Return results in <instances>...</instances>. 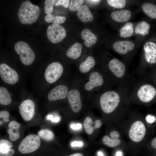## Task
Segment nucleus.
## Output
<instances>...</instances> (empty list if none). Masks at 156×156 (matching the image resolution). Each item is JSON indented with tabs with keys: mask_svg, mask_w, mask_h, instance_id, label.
I'll use <instances>...</instances> for the list:
<instances>
[{
	"mask_svg": "<svg viewBox=\"0 0 156 156\" xmlns=\"http://www.w3.org/2000/svg\"><path fill=\"white\" fill-rule=\"evenodd\" d=\"M40 9L38 5L27 0L22 3L18 11V16L21 22L24 24H31L38 19Z\"/></svg>",
	"mask_w": 156,
	"mask_h": 156,
	"instance_id": "1",
	"label": "nucleus"
},
{
	"mask_svg": "<svg viewBox=\"0 0 156 156\" xmlns=\"http://www.w3.org/2000/svg\"><path fill=\"white\" fill-rule=\"evenodd\" d=\"M120 101L119 94L114 91L104 93L100 99V103L103 111L106 114L112 112L118 105Z\"/></svg>",
	"mask_w": 156,
	"mask_h": 156,
	"instance_id": "2",
	"label": "nucleus"
},
{
	"mask_svg": "<svg viewBox=\"0 0 156 156\" xmlns=\"http://www.w3.org/2000/svg\"><path fill=\"white\" fill-rule=\"evenodd\" d=\"M16 52L20 55V60L24 65H29L32 64L35 58V55L26 42L20 41L17 42L14 45Z\"/></svg>",
	"mask_w": 156,
	"mask_h": 156,
	"instance_id": "3",
	"label": "nucleus"
},
{
	"mask_svg": "<svg viewBox=\"0 0 156 156\" xmlns=\"http://www.w3.org/2000/svg\"><path fill=\"white\" fill-rule=\"evenodd\" d=\"M40 143L38 135L30 134L22 140L18 146V150L22 153H30L37 150L40 146Z\"/></svg>",
	"mask_w": 156,
	"mask_h": 156,
	"instance_id": "4",
	"label": "nucleus"
},
{
	"mask_svg": "<svg viewBox=\"0 0 156 156\" xmlns=\"http://www.w3.org/2000/svg\"><path fill=\"white\" fill-rule=\"evenodd\" d=\"M64 71L62 66L57 62L50 64L47 67L44 73L45 78L49 83H53L61 76Z\"/></svg>",
	"mask_w": 156,
	"mask_h": 156,
	"instance_id": "5",
	"label": "nucleus"
},
{
	"mask_svg": "<svg viewBox=\"0 0 156 156\" xmlns=\"http://www.w3.org/2000/svg\"><path fill=\"white\" fill-rule=\"evenodd\" d=\"M64 28L60 24H51L48 27L47 35L49 40L56 44L62 41L66 36Z\"/></svg>",
	"mask_w": 156,
	"mask_h": 156,
	"instance_id": "6",
	"label": "nucleus"
},
{
	"mask_svg": "<svg viewBox=\"0 0 156 156\" xmlns=\"http://www.w3.org/2000/svg\"><path fill=\"white\" fill-rule=\"evenodd\" d=\"M0 75L5 82L9 84L16 83L19 79L16 71L4 63L1 64L0 65Z\"/></svg>",
	"mask_w": 156,
	"mask_h": 156,
	"instance_id": "7",
	"label": "nucleus"
},
{
	"mask_svg": "<svg viewBox=\"0 0 156 156\" xmlns=\"http://www.w3.org/2000/svg\"><path fill=\"white\" fill-rule=\"evenodd\" d=\"M146 128L144 123L140 120L134 122L131 126L129 132L130 139L135 142H139L144 138Z\"/></svg>",
	"mask_w": 156,
	"mask_h": 156,
	"instance_id": "8",
	"label": "nucleus"
},
{
	"mask_svg": "<svg viewBox=\"0 0 156 156\" xmlns=\"http://www.w3.org/2000/svg\"><path fill=\"white\" fill-rule=\"evenodd\" d=\"M35 109L34 102L30 99L23 101L19 106L20 114L23 119L25 121H30L33 118Z\"/></svg>",
	"mask_w": 156,
	"mask_h": 156,
	"instance_id": "9",
	"label": "nucleus"
},
{
	"mask_svg": "<svg viewBox=\"0 0 156 156\" xmlns=\"http://www.w3.org/2000/svg\"><path fill=\"white\" fill-rule=\"evenodd\" d=\"M67 97L72 111L76 113L79 112L82 107L81 93L79 91L75 89L70 90Z\"/></svg>",
	"mask_w": 156,
	"mask_h": 156,
	"instance_id": "10",
	"label": "nucleus"
},
{
	"mask_svg": "<svg viewBox=\"0 0 156 156\" xmlns=\"http://www.w3.org/2000/svg\"><path fill=\"white\" fill-rule=\"evenodd\" d=\"M138 96L142 102L148 103L151 101L156 95V89L149 84L142 86L137 93Z\"/></svg>",
	"mask_w": 156,
	"mask_h": 156,
	"instance_id": "11",
	"label": "nucleus"
},
{
	"mask_svg": "<svg viewBox=\"0 0 156 156\" xmlns=\"http://www.w3.org/2000/svg\"><path fill=\"white\" fill-rule=\"evenodd\" d=\"M103 78L99 72L94 71L90 75L88 81L85 84L84 88L87 91H90L97 87L101 86L103 84Z\"/></svg>",
	"mask_w": 156,
	"mask_h": 156,
	"instance_id": "12",
	"label": "nucleus"
},
{
	"mask_svg": "<svg viewBox=\"0 0 156 156\" xmlns=\"http://www.w3.org/2000/svg\"><path fill=\"white\" fill-rule=\"evenodd\" d=\"M68 92V88L66 86L58 85L51 90L48 95V98L50 101L64 99L67 96Z\"/></svg>",
	"mask_w": 156,
	"mask_h": 156,
	"instance_id": "13",
	"label": "nucleus"
},
{
	"mask_svg": "<svg viewBox=\"0 0 156 156\" xmlns=\"http://www.w3.org/2000/svg\"><path fill=\"white\" fill-rule=\"evenodd\" d=\"M143 50L146 62L151 64L156 63V44L151 41L146 42L143 46Z\"/></svg>",
	"mask_w": 156,
	"mask_h": 156,
	"instance_id": "14",
	"label": "nucleus"
},
{
	"mask_svg": "<svg viewBox=\"0 0 156 156\" xmlns=\"http://www.w3.org/2000/svg\"><path fill=\"white\" fill-rule=\"evenodd\" d=\"M109 68L117 77H122L125 73V68L124 64L116 58H114L109 62Z\"/></svg>",
	"mask_w": 156,
	"mask_h": 156,
	"instance_id": "15",
	"label": "nucleus"
},
{
	"mask_svg": "<svg viewBox=\"0 0 156 156\" xmlns=\"http://www.w3.org/2000/svg\"><path fill=\"white\" fill-rule=\"evenodd\" d=\"M113 47L114 50L118 53L124 54L132 50L134 45L130 41L121 40L115 42Z\"/></svg>",
	"mask_w": 156,
	"mask_h": 156,
	"instance_id": "16",
	"label": "nucleus"
},
{
	"mask_svg": "<svg viewBox=\"0 0 156 156\" xmlns=\"http://www.w3.org/2000/svg\"><path fill=\"white\" fill-rule=\"evenodd\" d=\"M131 16V12L129 10L125 9L115 11L111 14L112 19L118 22L127 21L130 19Z\"/></svg>",
	"mask_w": 156,
	"mask_h": 156,
	"instance_id": "17",
	"label": "nucleus"
},
{
	"mask_svg": "<svg viewBox=\"0 0 156 156\" xmlns=\"http://www.w3.org/2000/svg\"><path fill=\"white\" fill-rule=\"evenodd\" d=\"M83 124L86 133L88 134H91L94 129L99 128L101 126L102 122L99 120L93 122L91 118L87 117L85 118Z\"/></svg>",
	"mask_w": 156,
	"mask_h": 156,
	"instance_id": "18",
	"label": "nucleus"
},
{
	"mask_svg": "<svg viewBox=\"0 0 156 156\" xmlns=\"http://www.w3.org/2000/svg\"><path fill=\"white\" fill-rule=\"evenodd\" d=\"M81 37L84 40L85 45L87 47H90L95 44L97 40L96 36L88 29H85L82 31Z\"/></svg>",
	"mask_w": 156,
	"mask_h": 156,
	"instance_id": "19",
	"label": "nucleus"
},
{
	"mask_svg": "<svg viewBox=\"0 0 156 156\" xmlns=\"http://www.w3.org/2000/svg\"><path fill=\"white\" fill-rule=\"evenodd\" d=\"M77 15L80 20L83 22H91L93 20V16L86 5L81 6L78 10Z\"/></svg>",
	"mask_w": 156,
	"mask_h": 156,
	"instance_id": "20",
	"label": "nucleus"
},
{
	"mask_svg": "<svg viewBox=\"0 0 156 156\" xmlns=\"http://www.w3.org/2000/svg\"><path fill=\"white\" fill-rule=\"evenodd\" d=\"M82 49V46L79 43H74L67 51L66 54L68 57L75 60L80 56Z\"/></svg>",
	"mask_w": 156,
	"mask_h": 156,
	"instance_id": "21",
	"label": "nucleus"
},
{
	"mask_svg": "<svg viewBox=\"0 0 156 156\" xmlns=\"http://www.w3.org/2000/svg\"><path fill=\"white\" fill-rule=\"evenodd\" d=\"M95 63L94 58L92 56H89L85 61L80 64L79 66V70L82 73H87L94 66Z\"/></svg>",
	"mask_w": 156,
	"mask_h": 156,
	"instance_id": "22",
	"label": "nucleus"
},
{
	"mask_svg": "<svg viewBox=\"0 0 156 156\" xmlns=\"http://www.w3.org/2000/svg\"><path fill=\"white\" fill-rule=\"evenodd\" d=\"M142 8L144 12L148 17L152 18H156V5L146 2L142 4Z\"/></svg>",
	"mask_w": 156,
	"mask_h": 156,
	"instance_id": "23",
	"label": "nucleus"
},
{
	"mask_svg": "<svg viewBox=\"0 0 156 156\" xmlns=\"http://www.w3.org/2000/svg\"><path fill=\"white\" fill-rule=\"evenodd\" d=\"M120 36L122 38L129 37L132 36L134 29L133 24L131 22H127L120 30Z\"/></svg>",
	"mask_w": 156,
	"mask_h": 156,
	"instance_id": "24",
	"label": "nucleus"
},
{
	"mask_svg": "<svg viewBox=\"0 0 156 156\" xmlns=\"http://www.w3.org/2000/svg\"><path fill=\"white\" fill-rule=\"evenodd\" d=\"M12 99L10 94L5 88L0 87V104L4 105L10 104Z\"/></svg>",
	"mask_w": 156,
	"mask_h": 156,
	"instance_id": "25",
	"label": "nucleus"
},
{
	"mask_svg": "<svg viewBox=\"0 0 156 156\" xmlns=\"http://www.w3.org/2000/svg\"><path fill=\"white\" fill-rule=\"evenodd\" d=\"M150 28V25L145 21L139 22L135 26V33L144 36L148 34Z\"/></svg>",
	"mask_w": 156,
	"mask_h": 156,
	"instance_id": "26",
	"label": "nucleus"
},
{
	"mask_svg": "<svg viewBox=\"0 0 156 156\" xmlns=\"http://www.w3.org/2000/svg\"><path fill=\"white\" fill-rule=\"evenodd\" d=\"M45 21L53 24H60L64 23L66 21V18L64 16H54L52 14H47L44 17Z\"/></svg>",
	"mask_w": 156,
	"mask_h": 156,
	"instance_id": "27",
	"label": "nucleus"
},
{
	"mask_svg": "<svg viewBox=\"0 0 156 156\" xmlns=\"http://www.w3.org/2000/svg\"><path fill=\"white\" fill-rule=\"evenodd\" d=\"M102 142L106 146L113 148L119 145L121 143L120 139H114L110 138L107 135L104 136L102 138Z\"/></svg>",
	"mask_w": 156,
	"mask_h": 156,
	"instance_id": "28",
	"label": "nucleus"
},
{
	"mask_svg": "<svg viewBox=\"0 0 156 156\" xmlns=\"http://www.w3.org/2000/svg\"><path fill=\"white\" fill-rule=\"evenodd\" d=\"M13 147L12 143L8 140L2 139L0 140V154L8 153Z\"/></svg>",
	"mask_w": 156,
	"mask_h": 156,
	"instance_id": "29",
	"label": "nucleus"
},
{
	"mask_svg": "<svg viewBox=\"0 0 156 156\" xmlns=\"http://www.w3.org/2000/svg\"><path fill=\"white\" fill-rule=\"evenodd\" d=\"M38 134L42 139L47 141L51 140L54 137L53 132L48 129H42L40 130L38 132Z\"/></svg>",
	"mask_w": 156,
	"mask_h": 156,
	"instance_id": "30",
	"label": "nucleus"
},
{
	"mask_svg": "<svg viewBox=\"0 0 156 156\" xmlns=\"http://www.w3.org/2000/svg\"><path fill=\"white\" fill-rule=\"evenodd\" d=\"M108 3L111 6L118 9L124 8L126 4V1L125 0H108Z\"/></svg>",
	"mask_w": 156,
	"mask_h": 156,
	"instance_id": "31",
	"label": "nucleus"
},
{
	"mask_svg": "<svg viewBox=\"0 0 156 156\" xmlns=\"http://www.w3.org/2000/svg\"><path fill=\"white\" fill-rule=\"evenodd\" d=\"M83 1L82 0H71L69 7V10L72 11L78 10L81 7Z\"/></svg>",
	"mask_w": 156,
	"mask_h": 156,
	"instance_id": "32",
	"label": "nucleus"
},
{
	"mask_svg": "<svg viewBox=\"0 0 156 156\" xmlns=\"http://www.w3.org/2000/svg\"><path fill=\"white\" fill-rule=\"evenodd\" d=\"M55 0H46L44 3V11L47 14H50L53 11V6L55 2Z\"/></svg>",
	"mask_w": 156,
	"mask_h": 156,
	"instance_id": "33",
	"label": "nucleus"
},
{
	"mask_svg": "<svg viewBox=\"0 0 156 156\" xmlns=\"http://www.w3.org/2000/svg\"><path fill=\"white\" fill-rule=\"evenodd\" d=\"M9 135L10 140L11 141H14L17 140L19 138L20 135L18 132H14V130L9 128L7 131Z\"/></svg>",
	"mask_w": 156,
	"mask_h": 156,
	"instance_id": "34",
	"label": "nucleus"
},
{
	"mask_svg": "<svg viewBox=\"0 0 156 156\" xmlns=\"http://www.w3.org/2000/svg\"><path fill=\"white\" fill-rule=\"evenodd\" d=\"M46 118L47 120H50L51 122L55 123L58 122L60 120V118L59 116L57 115L53 116L52 114L47 115Z\"/></svg>",
	"mask_w": 156,
	"mask_h": 156,
	"instance_id": "35",
	"label": "nucleus"
},
{
	"mask_svg": "<svg viewBox=\"0 0 156 156\" xmlns=\"http://www.w3.org/2000/svg\"><path fill=\"white\" fill-rule=\"evenodd\" d=\"M70 1L69 0H57L55 3V6L60 5H62L66 8H67L69 5Z\"/></svg>",
	"mask_w": 156,
	"mask_h": 156,
	"instance_id": "36",
	"label": "nucleus"
},
{
	"mask_svg": "<svg viewBox=\"0 0 156 156\" xmlns=\"http://www.w3.org/2000/svg\"><path fill=\"white\" fill-rule=\"evenodd\" d=\"M10 114L8 112L5 110H3L0 112V118H3L4 122H7L9 121L8 118Z\"/></svg>",
	"mask_w": 156,
	"mask_h": 156,
	"instance_id": "37",
	"label": "nucleus"
},
{
	"mask_svg": "<svg viewBox=\"0 0 156 156\" xmlns=\"http://www.w3.org/2000/svg\"><path fill=\"white\" fill-rule=\"evenodd\" d=\"M8 126L9 128L14 130H17L20 127V124L16 121L13 120L9 123Z\"/></svg>",
	"mask_w": 156,
	"mask_h": 156,
	"instance_id": "38",
	"label": "nucleus"
},
{
	"mask_svg": "<svg viewBox=\"0 0 156 156\" xmlns=\"http://www.w3.org/2000/svg\"><path fill=\"white\" fill-rule=\"evenodd\" d=\"M110 135L111 138L114 139H118L120 137V134L119 133L116 131H113L111 132Z\"/></svg>",
	"mask_w": 156,
	"mask_h": 156,
	"instance_id": "39",
	"label": "nucleus"
},
{
	"mask_svg": "<svg viewBox=\"0 0 156 156\" xmlns=\"http://www.w3.org/2000/svg\"><path fill=\"white\" fill-rule=\"evenodd\" d=\"M150 145L152 149L156 151V137L153 138L151 141Z\"/></svg>",
	"mask_w": 156,
	"mask_h": 156,
	"instance_id": "40",
	"label": "nucleus"
},
{
	"mask_svg": "<svg viewBox=\"0 0 156 156\" xmlns=\"http://www.w3.org/2000/svg\"><path fill=\"white\" fill-rule=\"evenodd\" d=\"M146 119L148 122L152 123L155 121V117L153 116L149 115L146 117Z\"/></svg>",
	"mask_w": 156,
	"mask_h": 156,
	"instance_id": "41",
	"label": "nucleus"
},
{
	"mask_svg": "<svg viewBox=\"0 0 156 156\" xmlns=\"http://www.w3.org/2000/svg\"><path fill=\"white\" fill-rule=\"evenodd\" d=\"M15 151L14 149H11L7 153L0 154V156H12L14 154Z\"/></svg>",
	"mask_w": 156,
	"mask_h": 156,
	"instance_id": "42",
	"label": "nucleus"
},
{
	"mask_svg": "<svg viewBox=\"0 0 156 156\" xmlns=\"http://www.w3.org/2000/svg\"><path fill=\"white\" fill-rule=\"evenodd\" d=\"M83 145V143L81 142L75 141L72 142L71 144V146L73 147L75 146L80 147Z\"/></svg>",
	"mask_w": 156,
	"mask_h": 156,
	"instance_id": "43",
	"label": "nucleus"
},
{
	"mask_svg": "<svg viewBox=\"0 0 156 156\" xmlns=\"http://www.w3.org/2000/svg\"><path fill=\"white\" fill-rule=\"evenodd\" d=\"M82 126L81 124L77 123L76 124H72L71 125V128L74 130H77L81 128Z\"/></svg>",
	"mask_w": 156,
	"mask_h": 156,
	"instance_id": "44",
	"label": "nucleus"
},
{
	"mask_svg": "<svg viewBox=\"0 0 156 156\" xmlns=\"http://www.w3.org/2000/svg\"><path fill=\"white\" fill-rule=\"evenodd\" d=\"M89 3L93 5H97L100 3L101 0H92L86 1Z\"/></svg>",
	"mask_w": 156,
	"mask_h": 156,
	"instance_id": "45",
	"label": "nucleus"
},
{
	"mask_svg": "<svg viewBox=\"0 0 156 156\" xmlns=\"http://www.w3.org/2000/svg\"><path fill=\"white\" fill-rule=\"evenodd\" d=\"M69 156H84L81 153H75L70 155Z\"/></svg>",
	"mask_w": 156,
	"mask_h": 156,
	"instance_id": "46",
	"label": "nucleus"
},
{
	"mask_svg": "<svg viewBox=\"0 0 156 156\" xmlns=\"http://www.w3.org/2000/svg\"><path fill=\"white\" fill-rule=\"evenodd\" d=\"M122 153L120 151H119L116 153V156H122Z\"/></svg>",
	"mask_w": 156,
	"mask_h": 156,
	"instance_id": "47",
	"label": "nucleus"
},
{
	"mask_svg": "<svg viewBox=\"0 0 156 156\" xmlns=\"http://www.w3.org/2000/svg\"><path fill=\"white\" fill-rule=\"evenodd\" d=\"M98 156H104L103 153L101 151H99L98 152Z\"/></svg>",
	"mask_w": 156,
	"mask_h": 156,
	"instance_id": "48",
	"label": "nucleus"
},
{
	"mask_svg": "<svg viewBox=\"0 0 156 156\" xmlns=\"http://www.w3.org/2000/svg\"><path fill=\"white\" fill-rule=\"evenodd\" d=\"M156 122V116L155 117V121Z\"/></svg>",
	"mask_w": 156,
	"mask_h": 156,
	"instance_id": "49",
	"label": "nucleus"
}]
</instances>
